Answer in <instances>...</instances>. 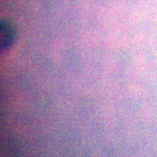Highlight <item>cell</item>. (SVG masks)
<instances>
[{
	"mask_svg": "<svg viewBox=\"0 0 157 157\" xmlns=\"http://www.w3.org/2000/svg\"><path fill=\"white\" fill-rule=\"evenodd\" d=\"M1 46L2 49L8 48L13 44L16 37L15 28L11 23L2 21L1 23Z\"/></svg>",
	"mask_w": 157,
	"mask_h": 157,
	"instance_id": "cell-1",
	"label": "cell"
}]
</instances>
